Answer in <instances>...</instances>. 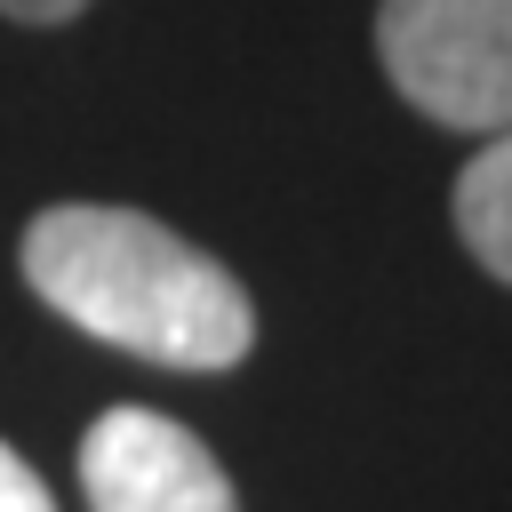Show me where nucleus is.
<instances>
[{
    "mask_svg": "<svg viewBox=\"0 0 512 512\" xmlns=\"http://www.w3.org/2000/svg\"><path fill=\"white\" fill-rule=\"evenodd\" d=\"M88 512H240L216 448L160 408H104L80 440Z\"/></svg>",
    "mask_w": 512,
    "mask_h": 512,
    "instance_id": "7ed1b4c3",
    "label": "nucleus"
},
{
    "mask_svg": "<svg viewBox=\"0 0 512 512\" xmlns=\"http://www.w3.org/2000/svg\"><path fill=\"white\" fill-rule=\"evenodd\" d=\"M0 512H56V496H48V480L0 440Z\"/></svg>",
    "mask_w": 512,
    "mask_h": 512,
    "instance_id": "39448f33",
    "label": "nucleus"
},
{
    "mask_svg": "<svg viewBox=\"0 0 512 512\" xmlns=\"http://www.w3.org/2000/svg\"><path fill=\"white\" fill-rule=\"evenodd\" d=\"M456 232L512 288V128L480 136V152L464 160V176H456Z\"/></svg>",
    "mask_w": 512,
    "mask_h": 512,
    "instance_id": "20e7f679",
    "label": "nucleus"
},
{
    "mask_svg": "<svg viewBox=\"0 0 512 512\" xmlns=\"http://www.w3.org/2000/svg\"><path fill=\"white\" fill-rule=\"evenodd\" d=\"M88 0H0V16H16V24H72Z\"/></svg>",
    "mask_w": 512,
    "mask_h": 512,
    "instance_id": "423d86ee",
    "label": "nucleus"
},
{
    "mask_svg": "<svg viewBox=\"0 0 512 512\" xmlns=\"http://www.w3.org/2000/svg\"><path fill=\"white\" fill-rule=\"evenodd\" d=\"M16 256L48 312H64L80 336L120 344L152 368L216 376V368H240L256 344L248 288L144 208H112V200L40 208Z\"/></svg>",
    "mask_w": 512,
    "mask_h": 512,
    "instance_id": "f257e3e1",
    "label": "nucleus"
},
{
    "mask_svg": "<svg viewBox=\"0 0 512 512\" xmlns=\"http://www.w3.org/2000/svg\"><path fill=\"white\" fill-rule=\"evenodd\" d=\"M384 80L440 128H512V0H376Z\"/></svg>",
    "mask_w": 512,
    "mask_h": 512,
    "instance_id": "f03ea898",
    "label": "nucleus"
}]
</instances>
